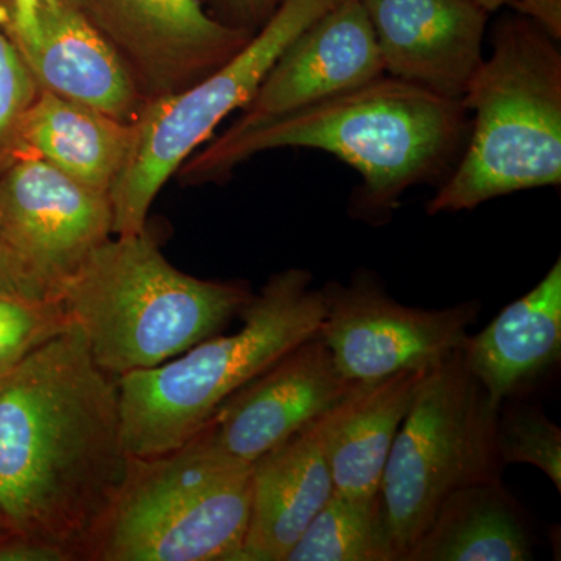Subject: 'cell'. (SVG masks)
Segmentation results:
<instances>
[{
	"label": "cell",
	"instance_id": "6da1fadb",
	"mask_svg": "<svg viewBox=\"0 0 561 561\" xmlns=\"http://www.w3.org/2000/svg\"><path fill=\"white\" fill-rule=\"evenodd\" d=\"M130 457L119 382L76 324L0 376V511L16 534L90 561Z\"/></svg>",
	"mask_w": 561,
	"mask_h": 561
},
{
	"label": "cell",
	"instance_id": "7a4b0ae2",
	"mask_svg": "<svg viewBox=\"0 0 561 561\" xmlns=\"http://www.w3.org/2000/svg\"><path fill=\"white\" fill-rule=\"evenodd\" d=\"M468 131L470 113L461 101L386 73L250 130L225 131L184 162L183 175L220 179L254 154L287 147L324 151L359 173L351 216L381 227L405 192L423 184L440 186L451 175Z\"/></svg>",
	"mask_w": 561,
	"mask_h": 561
},
{
	"label": "cell",
	"instance_id": "3957f363",
	"mask_svg": "<svg viewBox=\"0 0 561 561\" xmlns=\"http://www.w3.org/2000/svg\"><path fill=\"white\" fill-rule=\"evenodd\" d=\"M251 297L241 280L180 272L146 228L101 243L66 280L60 301L95 364L121 378L217 334Z\"/></svg>",
	"mask_w": 561,
	"mask_h": 561
},
{
	"label": "cell",
	"instance_id": "277c9868",
	"mask_svg": "<svg viewBox=\"0 0 561 561\" xmlns=\"http://www.w3.org/2000/svg\"><path fill=\"white\" fill-rule=\"evenodd\" d=\"M470 131L459 162L427 213L483 203L561 183V54L557 41L523 16L497 22L463 98Z\"/></svg>",
	"mask_w": 561,
	"mask_h": 561
},
{
	"label": "cell",
	"instance_id": "5b68a950",
	"mask_svg": "<svg viewBox=\"0 0 561 561\" xmlns=\"http://www.w3.org/2000/svg\"><path fill=\"white\" fill-rule=\"evenodd\" d=\"M312 279L305 268L276 273L239 312L241 330L210 335L175 359L117 378L130 456L186 445L221 402L319 334L324 300Z\"/></svg>",
	"mask_w": 561,
	"mask_h": 561
},
{
	"label": "cell",
	"instance_id": "8992f818",
	"mask_svg": "<svg viewBox=\"0 0 561 561\" xmlns=\"http://www.w3.org/2000/svg\"><path fill=\"white\" fill-rule=\"evenodd\" d=\"M251 511V468L190 449L130 457L90 561H238Z\"/></svg>",
	"mask_w": 561,
	"mask_h": 561
},
{
	"label": "cell",
	"instance_id": "52a82bcc",
	"mask_svg": "<svg viewBox=\"0 0 561 561\" xmlns=\"http://www.w3.org/2000/svg\"><path fill=\"white\" fill-rule=\"evenodd\" d=\"M497 411L460 350L421 379L379 486L398 561L448 494L502 481Z\"/></svg>",
	"mask_w": 561,
	"mask_h": 561
},
{
	"label": "cell",
	"instance_id": "ba28073f",
	"mask_svg": "<svg viewBox=\"0 0 561 561\" xmlns=\"http://www.w3.org/2000/svg\"><path fill=\"white\" fill-rule=\"evenodd\" d=\"M342 0H283L238 54L184 90L158 95L133 122L124 169L110 191L113 234L146 230L151 203L220 122L242 110L280 54Z\"/></svg>",
	"mask_w": 561,
	"mask_h": 561
},
{
	"label": "cell",
	"instance_id": "9c48e42d",
	"mask_svg": "<svg viewBox=\"0 0 561 561\" xmlns=\"http://www.w3.org/2000/svg\"><path fill=\"white\" fill-rule=\"evenodd\" d=\"M319 335L346 381H379L404 370H431L461 350L482 311L479 301L421 309L390 297L381 279L360 271L321 287Z\"/></svg>",
	"mask_w": 561,
	"mask_h": 561
},
{
	"label": "cell",
	"instance_id": "30bf717a",
	"mask_svg": "<svg viewBox=\"0 0 561 561\" xmlns=\"http://www.w3.org/2000/svg\"><path fill=\"white\" fill-rule=\"evenodd\" d=\"M0 175V242L44 301L113 234L108 194L92 191L27 150Z\"/></svg>",
	"mask_w": 561,
	"mask_h": 561
},
{
	"label": "cell",
	"instance_id": "8fae6325",
	"mask_svg": "<svg viewBox=\"0 0 561 561\" xmlns=\"http://www.w3.org/2000/svg\"><path fill=\"white\" fill-rule=\"evenodd\" d=\"M354 386L337 370L320 335H313L221 402L183 446L213 463L245 470Z\"/></svg>",
	"mask_w": 561,
	"mask_h": 561
},
{
	"label": "cell",
	"instance_id": "7c38bea8",
	"mask_svg": "<svg viewBox=\"0 0 561 561\" xmlns=\"http://www.w3.org/2000/svg\"><path fill=\"white\" fill-rule=\"evenodd\" d=\"M87 2L91 24L157 98L208 76L251 38L213 20L198 0Z\"/></svg>",
	"mask_w": 561,
	"mask_h": 561
},
{
	"label": "cell",
	"instance_id": "4fadbf2b",
	"mask_svg": "<svg viewBox=\"0 0 561 561\" xmlns=\"http://www.w3.org/2000/svg\"><path fill=\"white\" fill-rule=\"evenodd\" d=\"M386 76L360 0H342L297 36L268 70L230 133L250 130Z\"/></svg>",
	"mask_w": 561,
	"mask_h": 561
},
{
	"label": "cell",
	"instance_id": "5bb4252c",
	"mask_svg": "<svg viewBox=\"0 0 561 561\" xmlns=\"http://www.w3.org/2000/svg\"><path fill=\"white\" fill-rule=\"evenodd\" d=\"M387 76L461 101L483 60L489 13L474 0H360Z\"/></svg>",
	"mask_w": 561,
	"mask_h": 561
},
{
	"label": "cell",
	"instance_id": "9a60e30c",
	"mask_svg": "<svg viewBox=\"0 0 561 561\" xmlns=\"http://www.w3.org/2000/svg\"><path fill=\"white\" fill-rule=\"evenodd\" d=\"M18 50L39 91L127 124L146 106L127 62L69 0H41L35 43Z\"/></svg>",
	"mask_w": 561,
	"mask_h": 561
},
{
	"label": "cell",
	"instance_id": "2e32d148",
	"mask_svg": "<svg viewBox=\"0 0 561 561\" xmlns=\"http://www.w3.org/2000/svg\"><path fill=\"white\" fill-rule=\"evenodd\" d=\"M316 420L251 467L250 523L238 561H286L334 494Z\"/></svg>",
	"mask_w": 561,
	"mask_h": 561
},
{
	"label": "cell",
	"instance_id": "e0dca14e",
	"mask_svg": "<svg viewBox=\"0 0 561 561\" xmlns=\"http://www.w3.org/2000/svg\"><path fill=\"white\" fill-rule=\"evenodd\" d=\"M468 370L500 409L542 381L561 359V260L519 300L461 346Z\"/></svg>",
	"mask_w": 561,
	"mask_h": 561
},
{
	"label": "cell",
	"instance_id": "ac0fdd59",
	"mask_svg": "<svg viewBox=\"0 0 561 561\" xmlns=\"http://www.w3.org/2000/svg\"><path fill=\"white\" fill-rule=\"evenodd\" d=\"M427 371L404 370L356 383L316 420L334 493L353 497L379 493L391 445Z\"/></svg>",
	"mask_w": 561,
	"mask_h": 561
},
{
	"label": "cell",
	"instance_id": "d6986e66",
	"mask_svg": "<svg viewBox=\"0 0 561 561\" xmlns=\"http://www.w3.org/2000/svg\"><path fill=\"white\" fill-rule=\"evenodd\" d=\"M133 135V124L39 91L22 117L18 149L31 151L92 191L110 194L130 153Z\"/></svg>",
	"mask_w": 561,
	"mask_h": 561
},
{
	"label": "cell",
	"instance_id": "ffe728a7",
	"mask_svg": "<svg viewBox=\"0 0 561 561\" xmlns=\"http://www.w3.org/2000/svg\"><path fill=\"white\" fill-rule=\"evenodd\" d=\"M534 537L502 481L453 491L402 561H529Z\"/></svg>",
	"mask_w": 561,
	"mask_h": 561
},
{
	"label": "cell",
	"instance_id": "44dd1931",
	"mask_svg": "<svg viewBox=\"0 0 561 561\" xmlns=\"http://www.w3.org/2000/svg\"><path fill=\"white\" fill-rule=\"evenodd\" d=\"M286 561H398L381 494H332Z\"/></svg>",
	"mask_w": 561,
	"mask_h": 561
},
{
	"label": "cell",
	"instance_id": "7402d4cb",
	"mask_svg": "<svg viewBox=\"0 0 561 561\" xmlns=\"http://www.w3.org/2000/svg\"><path fill=\"white\" fill-rule=\"evenodd\" d=\"M496 448L504 468L513 463L531 465L561 491V430L538 405H501Z\"/></svg>",
	"mask_w": 561,
	"mask_h": 561
},
{
	"label": "cell",
	"instance_id": "603a6c76",
	"mask_svg": "<svg viewBox=\"0 0 561 561\" xmlns=\"http://www.w3.org/2000/svg\"><path fill=\"white\" fill-rule=\"evenodd\" d=\"M69 324L61 301L0 295V376L13 370Z\"/></svg>",
	"mask_w": 561,
	"mask_h": 561
},
{
	"label": "cell",
	"instance_id": "cb8c5ba5",
	"mask_svg": "<svg viewBox=\"0 0 561 561\" xmlns=\"http://www.w3.org/2000/svg\"><path fill=\"white\" fill-rule=\"evenodd\" d=\"M38 92L21 51L0 33V147L18 140L22 117Z\"/></svg>",
	"mask_w": 561,
	"mask_h": 561
},
{
	"label": "cell",
	"instance_id": "d4e9b609",
	"mask_svg": "<svg viewBox=\"0 0 561 561\" xmlns=\"http://www.w3.org/2000/svg\"><path fill=\"white\" fill-rule=\"evenodd\" d=\"M0 561H72L61 549L47 542L11 534L0 540Z\"/></svg>",
	"mask_w": 561,
	"mask_h": 561
},
{
	"label": "cell",
	"instance_id": "484cf974",
	"mask_svg": "<svg viewBox=\"0 0 561 561\" xmlns=\"http://www.w3.org/2000/svg\"><path fill=\"white\" fill-rule=\"evenodd\" d=\"M511 7L519 16L534 22L551 38H561V0H513Z\"/></svg>",
	"mask_w": 561,
	"mask_h": 561
},
{
	"label": "cell",
	"instance_id": "4316f807",
	"mask_svg": "<svg viewBox=\"0 0 561 561\" xmlns=\"http://www.w3.org/2000/svg\"><path fill=\"white\" fill-rule=\"evenodd\" d=\"M0 295L44 301L36 298V295L33 294L31 286L22 276L20 268L14 264L13 257L10 256L2 242H0Z\"/></svg>",
	"mask_w": 561,
	"mask_h": 561
},
{
	"label": "cell",
	"instance_id": "83f0119b",
	"mask_svg": "<svg viewBox=\"0 0 561 561\" xmlns=\"http://www.w3.org/2000/svg\"><path fill=\"white\" fill-rule=\"evenodd\" d=\"M41 0H13L14 31L18 47L31 46L38 35V7Z\"/></svg>",
	"mask_w": 561,
	"mask_h": 561
},
{
	"label": "cell",
	"instance_id": "f1b7e54d",
	"mask_svg": "<svg viewBox=\"0 0 561 561\" xmlns=\"http://www.w3.org/2000/svg\"><path fill=\"white\" fill-rule=\"evenodd\" d=\"M236 9L242 11L245 16L254 18L271 11L275 0H230Z\"/></svg>",
	"mask_w": 561,
	"mask_h": 561
},
{
	"label": "cell",
	"instance_id": "f546056e",
	"mask_svg": "<svg viewBox=\"0 0 561 561\" xmlns=\"http://www.w3.org/2000/svg\"><path fill=\"white\" fill-rule=\"evenodd\" d=\"M474 2L485 10L486 13H493V11L502 9V7L511 5L513 0H474Z\"/></svg>",
	"mask_w": 561,
	"mask_h": 561
},
{
	"label": "cell",
	"instance_id": "4dcf8cb0",
	"mask_svg": "<svg viewBox=\"0 0 561 561\" xmlns=\"http://www.w3.org/2000/svg\"><path fill=\"white\" fill-rule=\"evenodd\" d=\"M11 534H16V531L11 529L10 524L7 523L5 516H3L2 511H0V540H3V538L9 537Z\"/></svg>",
	"mask_w": 561,
	"mask_h": 561
}]
</instances>
